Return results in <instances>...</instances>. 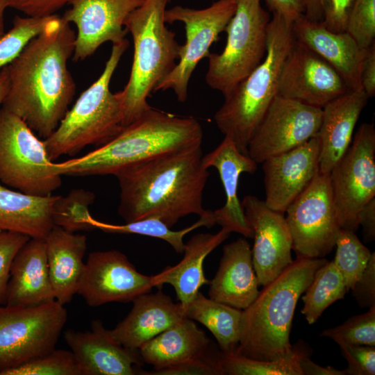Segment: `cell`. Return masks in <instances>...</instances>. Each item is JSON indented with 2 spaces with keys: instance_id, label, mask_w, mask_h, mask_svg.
<instances>
[{
  "instance_id": "50",
  "label": "cell",
  "mask_w": 375,
  "mask_h": 375,
  "mask_svg": "<svg viewBox=\"0 0 375 375\" xmlns=\"http://www.w3.org/2000/svg\"><path fill=\"white\" fill-rule=\"evenodd\" d=\"M306 353L299 360L300 368L303 375H347L346 369L339 370L331 366L322 367L309 358Z\"/></svg>"
},
{
  "instance_id": "32",
  "label": "cell",
  "mask_w": 375,
  "mask_h": 375,
  "mask_svg": "<svg viewBox=\"0 0 375 375\" xmlns=\"http://www.w3.org/2000/svg\"><path fill=\"white\" fill-rule=\"evenodd\" d=\"M88 223L94 228H98L109 233H132L161 239L169 244L177 253L184 251L183 238L192 231L206 226L211 228L216 224L213 211L205 216L199 217V220L190 226L180 231H172L161 220L156 217H147L124 224H112L95 219L89 215Z\"/></svg>"
},
{
  "instance_id": "31",
  "label": "cell",
  "mask_w": 375,
  "mask_h": 375,
  "mask_svg": "<svg viewBox=\"0 0 375 375\" xmlns=\"http://www.w3.org/2000/svg\"><path fill=\"white\" fill-rule=\"evenodd\" d=\"M242 310L207 298L200 291L185 309V317L206 327L224 353H235L240 338Z\"/></svg>"
},
{
  "instance_id": "33",
  "label": "cell",
  "mask_w": 375,
  "mask_h": 375,
  "mask_svg": "<svg viewBox=\"0 0 375 375\" xmlns=\"http://www.w3.org/2000/svg\"><path fill=\"white\" fill-rule=\"evenodd\" d=\"M348 292L343 278L333 260L327 261L315 273L301 299V313L309 324H314L335 301L343 299Z\"/></svg>"
},
{
  "instance_id": "40",
  "label": "cell",
  "mask_w": 375,
  "mask_h": 375,
  "mask_svg": "<svg viewBox=\"0 0 375 375\" xmlns=\"http://www.w3.org/2000/svg\"><path fill=\"white\" fill-rule=\"evenodd\" d=\"M346 32L362 50L375 44V0L354 1Z\"/></svg>"
},
{
  "instance_id": "52",
  "label": "cell",
  "mask_w": 375,
  "mask_h": 375,
  "mask_svg": "<svg viewBox=\"0 0 375 375\" xmlns=\"http://www.w3.org/2000/svg\"><path fill=\"white\" fill-rule=\"evenodd\" d=\"M10 78L8 65L0 71V108L9 90Z\"/></svg>"
},
{
  "instance_id": "3",
  "label": "cell",
  "mask_w": 375,
  "mask_h": 375,
  "mask_svg": "<svg viewBox=\"0 0 375 375\" xmlns=\"http://www.w3.org/2000/svg\"><path fill=\"white\" fill-rule=\"evenodd\" d=\"M202 140V127L194 117L151 107L106 144L81 157L53 162V168L61 176H115L154 157L201 144Z\"/></svg>"
},
{
  "instance_id": "27",
  "label": "cell",
  "mask_w": 375,
  "mask_h": 375,
  "mask_svg": "<svg viewBox=\"0 0 375 375\" xmlns=\"http://www.w3.org/2000/svg\"><path fill=\"white\" fill-rule=\"evenodd\" d=\"M50 280L56 300L62 305L77 293L85 267L87 238L54 226L44 239Z\"/></svg>"
},
{
  "instance_id": "16",
  "label": "cell",
  "mask_w": 375,
  "mask_h": 375,
  "mask_svg": "<svg viewBox=\"0 0 375 375\" xmlns=\"http://www.w3.org/2000/svg\"><path fill=\"white\" fill-rule=\"evenodd\" d=\"M349 90L335 68L294 40L282 67L278 95L322 108Z\"/></svg>"
},
{
  "instance_id": "47",
  "label": "cell",
  "mask_w": 375,
  "mask_h": 375,
  "mask_svg": "<svg viewBox=\"0 0 375 375\" xmlns=\"http://www.w3.org/2000/svg\"><path fill=\"white\" fill-rule=\"evenodd\" d=\"M272 14H276L293 23L304 15L305 0H264Z\"/></svg>"
},
{
  "instance_id": "10",
  "label": "cell",
  "mask_w": 375,
  "mask_h": 375,
  "mask_svg": "<svg viewBox=\"0 0 375 375\" xmlns=\"http://www.w3.org/2000/svg\"><path fill=\"white\" fill-rule=\"evenodd\" d=\"M67 319L66 308L56 300L0 305V374L53 350Z\"/></svg>"
},
{
  "instance_id": "12",
  "label": "cell",
  "mask_w": 375,
  "mask_h": 375,
  "mask_svg": "<svg viewBox=\"0 0 375 375\" xmlns=\"http://www.w3.org/2000/svg\"><path fill=\"white\" fill-rule=\"evenodd\" d=\"M329 177L340 227L356 232L361 208L375 198V129L372 124L360 126Z\"/></svg>"
},
{
  "instance_id": "5",
  "label": "cell",
  "mask_w": 375,
  "mask_h": 375,
  "mask_svg": "<svg viewBox=\"0 0 375 375\" xmlns=\"http://www.w3.org/2000/svg\"><path fill=\"white\" fill-rule=\"evenodd\" d=\"M272 15L262 61L224 97L214 116L221 133L244 154H247L254 131L278 95L282 67L295 40L292 23L278 15Z\"/></svg>"
},
{
  "instance_id": "24",
  "label": "cell",
  "mask_w": 375,
  "mask_h": 375,
  "mask_svg": "<svg viewBox=\"0 0 375 375\" xmlns=\"http://www.w3.org/2000/svg\"><path fill=\"white\" fill-rule=\"evenodd\" d=\"M208 296L211 299L244 310L259 293L250 245L238 238L223 247L219 268L210 281Z\"/></svg>"
},
{
  "instance_id": "23",
  "label": "cell",
  "mask_w": 375,
  "mask_h": 375,
  "mask_svg": "<svg viewBox=\"0 0 375 375\" xmlns=\"http://www.w3.org/2000/svg\"><path fill=\"white\" fill-rule=\"evenodd\" d=\"M369 98L362 88L351 90L322 108L317 134L319 172L329 173L349 147L356 124Z\"/></svg>"
},
{
  "instance_id": "7",
  "label": "cell",
  "mask_w": 375,
  "mask_h": 375,
  "mask_svg": "<svg viewBox=\"0 0 375 375\" xmlns=\"http://www.w3.org/2000/svg\"><path fill=\"white\" fill-rule=\"evenodd\" d=\"M128 46L126 38L112 44L100 76L79 96L56 129L43 140L51 161L64 155H75L89 145L102 146L124 128L121 99L118 92L110 91V83Z\"/></svg>"
},
{
  "instance_id": "29",
  "label": "cell",
  "mask_w": 375,
  "mask_h": 375,
  "mask_svg": "<svg viewBox=\"0 0 375 375\" xmlns=\"http://www.w3.org/2000/svg\"><path fill=\"white\" fill-rule=\"evenodd\" d=\"M61 196H35L12 190L0 183V231L45 239L55 225Z\"/></svg>"
},
{
  "instance_id": "35",
  "label": "cell",
  "mask_w": 375,
  "mask_h": 375,
  "mask_svg": "<svg viewBox=\"0 0 375 375\" xmlns=\"http://www.w3.org/2000/svg\"><path fill=\"white\" fill-rule=\"evenodd\" d=\"M333 260L341 274L347 290H351L363 273L372 253L361 243L355 232L340 229Z\"/></svg>"
},
{
  "instance_id": "18",
  "label": "cell",
  "mask_w": 375,
  "mask_h": 375,
  "mask_svg": "<svg viewBox=\"0 0 375 375\" xmlns=\"http://www.w3.org/2000/svg\"><path fill=\"white\" fill-rule=\"evenodd\" d=\"M241 203L253 232V268L259 285L265 286L293 261L291 233L284 214L270 209L257 197L247 195Z\"/></svg>"
},
{
  "instance_id": "46",
  "label": "cell",
  "mask_w": 375,
  "mask_h": 375,
  "mask_svg": "<svg viewBox=\"0 0 375 375\" xmlns=\"http://www.w3.org/2000/svg\"><path fill=\"white\" fill-rule=\"evenodd\" d=\"M74 0H8L9 8L19 10L26 16L46 17L55 15L63 6Z\"/></svg>"
},
{
  "instance_id": "34",
  "label": "cell",
  "mask_w": 375,
  "mask_h": 375,
  "mask_svg": "<svg viewBox=\"0 0 375 375\" xmlns=\"http://www.w3.org/2000/svg\"><path fill=\"white\" fill-rule=\"evenodd\" d=\"M308 353L301 341L294 345L293 353L274 360H258L237 353H220L224 375H303L299 360Z\"/></svg>"
},
{
  "instance_id": "45",
  "label": "cell",
  "mask_w": 375,
  "mask_h": 375,
  "mask_svg": "<svg viewBox=\"0 0 375 375\" xmlns=\"http://www.w3.org/2000/svg\"><path fill=\"white\" fill-rule=\"evenodd\" d=\"M351 290L361 308H369L375 304L374 252L372 253L363 273Z\"/></svg>"
},
{
  "instance_id": "25",
  "label": "cell",
  "mask_w": 375,
  "mask_h": 375,
  "mask_svg": "<svg viewBox=\"0 0 375 375\" xmlns=\"http://www.w3.org/2000/svg\"><path fill=\"white\" fill-rule=\"evenodd\" d=\"M292 32L297 40L335 68L351 90L362 88L360 67L365 50L347 32L331 31L321 22L304 15L292 23Z\"/></svg>"
},
{
  "instance_id": "2",
  "label": "cell",
  "mask_w": 375,
  "mask_h": 375,
  "mask_svg": "<svg viewBox=\"0 0 375 375\" xmlns=\"http://www.w3.org/2000/svg\"><path fill=\"white\" fill-rule=\"evenodd\" d=\"M201 144L170 151L117 172L118 213L131 222L156 217L173 227L182 217L211 211L202 206L209 176Z\"/></svg>"
},
{
  "instance_id": "44",
  "label": "cell",
  "mask_w": 375,
  "mask_h": 375,
  "mask_svg": "<svg viewBox=\"0 0 375 375\" xmlns=\"http://www.w3.org/2000/svg\"><path fill=\"white\" fill-rule=\"evenodd\" d=\"M355 0H319L322 24L335 33L346 32L348 18Z\"/></svg>"
},
{
  "instance_id": "51",
  "label": "cell",
  "mask_w": 375,
  "mask_h": 375,
  "mask_svg": "<svg viewBox=\"0 0 375 375\" xmlns=\"http://www.w3.org/2000/svg\"><path fill=\"white\" fill-rule=\"evenodd\" d=\"M304 16L312 22H322V13L319 0H305Z\"/></svg>"
},
{
  "instance_id": "13",
  "label": "cell",
  "mask_w": 375,
  "mask_h": 375,
  "mask_svg": "<svg viewBox=\"0 0 375 375\" xmlns=\"http://www.w3.org/2000/svg\"><path fill=\"white\" fill-rule=\"evenodd\" d=\"M297 257L324 258L335 246L341 229L329 173L318 172L285 212Z\"/></svg>"
},
{
  "instance_id": "37",
  "label": "cell",
  "mask_w": 375,
  "mask_h": 375,
  "mask_svg": "<svg viewBox=\"0 0 375 375\" xmlns=\"http://www.w3.org/2000/svg\"><path fill=\"white\" fill-rule=\"evenodd\" d=\"M0 375H81L71 351L54 349Z\"/></svg>"
},
{
  "instance_id": "14",
  "label": "cell",
  "mask_w": 375,
  "mask_h": 375,
  "mask_svg": "<svg viewBox=\"0 0 375 375\" xmlns=\"http://www.w3.org/2000/svg\"><path fill=\"white\" fill-rule=\"evenodd\" d=\"M322 108L277 95L254 131L247 155L257 164L287 152L317 135Z\"/></svg>"
},
{
  "instance_id": "9",
  "label": "cell",
  "mask_w": 375,
  "mask_h": 375,
  "mask_svg": "<svg viewBox=\"0 0 375 375\" xmlns=\"http://www.w3.org/2000/svg\"><path fill=\"white\" fill-rule=\"evenodd\" d=\"M44 141L18 116L0 108V182L17 191L49 196L62 184Z\"/></svg>"
},
{
  "instance_id": "21",
  "label": "cell",
  "mask_w": 375,
  "mask_h": 375,
  "mask_svg": "<svg viewBox=\"0 0 375 375\" xmlns=\"http://www.w3.org/2000/svg\"><path fill=\"white\" fill-rule=\"evenodd\" d=\"M127 316L112 330L110 338L123 347L138 350L143 344L182 320L185 309L161 290L141 294L133 301Z\"/></svg>"
},
{
  "instance_id": "48",
  "label": "cell",
  "mask_w": 375,
  "mask_h": 375,
  "mask_svg": "<svg viewBox=\"0 0 375 375\" xmlns=\"http://www.w3.org/2000/svg\"><path fill=\"white\" fill-rule=\"evenodd\" d=\"M362 89L369 97L375 95V44L365 49L360 67Z\"/></svg>"
},
{
  "instance_id": "39",
  "label": "cell",
  "mask_w": 375,
  "mask_h": 375,
  "mask_svg": "<svg viewBox=\"0 0 375 375\" xmlns=\"http://www.w3.org/2000/svg\"><path fill=\"white\" fill-rule=\"evenodd\" d=\"M369 308L367 312L352 316L336 327L324 330L321 335L338 344L375 346V304Z\"/></svg>"
},
{
  "instance_id": "38",
  "label": "cell",
  "mask_w": 375,
  "mask_h": 375,
  "mask_svg": "<svg viewBox=\"0 0 375 375\" xmlns=\"http://www.w3.org/2000/svg\"><path fill=\"white\" fill-rule=\"evenodd\" d=\"M94 200V194L83 189L72 190L67 196L61 197L54 217L56 226L70 231H90L88 224V206Z\"/></svg>"
},
{
  "instance_id": "26",
  "label": "cell",
  "mask_w": 375,
  "mask_h": 375,
  "mask_svg": "<svg viewBox=\"0 0 375 375\" xmlns=\"http://www.w3.org/2000/svg\"><path fill=\"white\" fill-rule=\"evenodd\" d=\"M55 300L49 273L45 240L30 238L12 261L6 304L35 306Z\"/></svg>"
},
{
  "instance_id": "20",
  "label": "cell",
  "mask_w": 375,
  "mask_h": 375,
  "mask_svg": "<svg viewBox=\"0 0 375 375\" xmlns=\"http://www.w3.org/2000/svg\"><path fill=\"white\" fill-rule=\"evenodd\" d=\"M91 326L92 331L68 330L64 334L81 375L142 374L138 350L113 341L101 320H94Z\"/></svg>"
},
{
  "instance_id": "36",
  "label": "cell",
  "mask_w": 375,
  "mask_h": 375,
  "mask_svg": "<svg viewBox=\"0 0 375 375\" xmlns=\"http://www.w3.org/2000/svg\"><path fill=\"white\" fill-rule=\"evenodd\" d=\"M50 16H15L12 27L0 38V71L12 62L42 31Z\"/></svg>"
},
{
  "instance_id": "17",
  "label": "cell",
  "mask_w": 375,
  "mask_h": 375,
  "mask_svg": "<svg viewBox=\"0 0 375 375\" xmlns=\"http://www.w3.org/2000/svg\"><path fill=\"white\" fill-rule=\"evenodd\" d=\"M144 1L74 0L62 17L76 26L73 60L86 59L105 42L123 40L127 18Z\"/></svg>"
},
{
  "instance_id": "30",
  "label": "cell",
  "mask_w": 375,
  "mask_h": 375,
  "mask_svg": "<svg viewBox=\"0 0 375 375\" xmlns=\"http://www.w3.org/2000/svg\"><path fill=\"white\" fill-rule=\"evenodd\" d=\"M211 346L205 332L193 320L184 317L138 351L143 362L160 369L203 356L212 350Z\"/></svg>"
},
{
  "instance_id": "19",
  "label": "cell",
  "mask_w": 375,
  "mask_h": 375,
  "mask_svg": "<svg viewBox=\"0 0 375 375\" xmlns=\"http://www.w3.org/2000/svg\"><path fill=\"white\" fill-rule=\"evenodd\" d=\"M319 140L317 135L262 164L266 206L284 214L310 184L319 170Z\"/></svg>"
},
{
  "instance_id": "49",
  "label": "cell",
  "mask_w": 375,
  "mask_h": 375,
  "mask_svg": "<svg viewBox=\"0 0 375 375\" xmlns=\"http://www.w3.org/2000/svg\"><path fill=\"white\" fill-rule=\"evenodd\" d=\"M358 224L362 226L365 240L368 242L375 239V198L367 203L358 214Z\"/></svg>"
},
{
  "instance_id": "1",
  "label": "cell",
  "mask_w": 375,
  "mask_h": 375,
  "mask_svg": "<svg viewBox=\"0 0 375 375\" xmlns=\"http://www.w3.org/2000/svg\"><path fill=\"white\" fill-rule=\"evenodd\" d=\"M75 39L70 24L51 15L42 31L8 65L9 90L1 107L43 140L56 129L76 92L67 67Z\"/></svg>"
},
{
  "instance_id": "28",
  "label": "cell",
  "mask_w": 375,
  "mask_h": 375,
  "mask_svg": "<svg viewBox=\"0 0 375 375\" xmlns=\"http://www.w3.org/2000/svg\"><path fill=\"white\" fill-rule=\"evenodd\" d=\"M231 232L222 227L215 234L197 233L185 244L183 259L174 266H167L154 275L156 287L167 283L171 285L184 309L203 285L210 283L203 272L206 258L216 247L225 241Z\"/></svg>"
},
{
  "instance_id": "8",
  "label": "cell",
  "mask_w": 375,
  "mask_h": 375,
  "mask_svg": "<svg viewBox=\"0 0 375 375\" xmlns=\"http://www.w3.org/2000/svg\"><path fill=\"white\" fill-rule=\"evenodd\" d=\"M236 1L235 12L224 30L227 40L224 50L207 56L206 82L224 97L262 61L271 19L260 0Z\"/></svg>"
},
{
  "instance_id": "41",
  "label": "cell",
  "mask_w": 375,
  "mask_h": 375,
  "mask_svg": "<svg viewBox=\"0 0 375 375\" xmlns=\"http://www.w3.org/2000/svg\"><path fill=\"white\" fill-rule=\"evenodd\" d=\"M221 351L206 354L160 369L143 371L144 375H224L220 363Z\"/></svg>"
},
{
  "instance_id": "11",
  "label": "cell",
  "mask_w": 375,
  "mask_h": 375,
  "mask_svg": "<svg viewBox=\"0 0 375 375\" xmlns=\"http://www.w3.org/2000/svg\"><path fill=\"white\" fill-rule=\"evenodd\" d=\"M236 0H218L201 9L175 6L165 12V23L181 22L186 40L181 46L178 62L154 92L172 89L178 101L187 100L190 79L200 60L207 58L212 44L218 40L233 16Z\"/></svg>"
},
{
  "instance_id": "22",
  "label": "cell",
  "mask_w": 375,
  "mask_h": 375,
  "mask_svg": "<svg viewBox=\"0 0 375 375\" xmlns=\"http://www.w3.org/2000/svg\"><path fill=\"white\" fill-rule=\"evenodd\" d=\"M202 161L206 168L214 167L217 169L226 194L224 205L213 211L216 224L231 232L253 238V232L246 219L238 190L241 174H253L257 163L247 154L241 153L226 136L214 150L203 156Z\"/></svg>"
},
{
  "instance_id": "42",
  "label": "cell",
  "mask_w": 375,
  "mask_h": 375,
  "mask_svg": "<svg viewBox=\"0 0 375 375\" xmlns=\"http://www.w3.org/2000/svg\"><path fill=\"white\" fill-rule=\"evenodd\" d=\"M28 236L11 231H0V305L6 304L8 283L12 261Z\"/></svg>"
},
{
  "instance_id": "43",
  "label": "cell",
  "mask_w": 375,
  "mask_h": 375,
  "mask_svg": "<svg viewBox=\"0 0 375 375\" xmlns=\"http://www.w3.org/2000/svg\"><path fill=\"white\" fill-rule=\"evenodd\" d=\"M348 363L347 375L375 374V346L340 344Z\"/></svg>"
},
{
  "instance_id": "53",
  "label": "cell",
  "mask_w": 375,
  "mask_h": 375,
  "mask_svg": "<svg viewBox=\"0 0 375 375\" xmlns=\"http://www.w3.org/2000/svg\"><path fill=\"white\" fill-rule=\"evenodd\" d=\"M8 7V0H0V38L6 33L4 24V15L6 9Z\"/></svg>"
},
{
  "instance_id": "15",
  "label": "cell",
  "mask_w": 375,
  "mask_h": 375,
  "mask_svg": "<svg viewBox=\"0 0 375 375\" xmlns=\"http://www.w3.org/2000/svg\"><path fill=\"white\" fill-rule=\"evenodd\" d=\"M156 287L154 276L139 272L117 250L89 254L77 293L91 307L110 302H130Z\"/></svg>"
},
{
  "instance_id": "6",
  "label": "cell",
  "mask_w": 375,
  "mask_h": 375,
  "mask_svg": "<svg viewBox=\"0 0 375 375\" xmlns=\"http://www.w3.org/2000/svg\"><path fill=\"white\" fill-rule=\"evenodd\" d=\"M172 1L145 0L124 24V28L132 35L134 51L128 81L118 92L124 126L151 107L147 99L178 60L181 45L165 21L167 6Z\"/></svg>"
},
{
  "instance_id": "4",
  "label": "cell",
  "mask_w": 375,
  "mask_h": 375,
  "mask_svg": "<svg viewBox=\"0 0 375 375\" xmlns=\"http://www.w3.org/2000/svg\"><path fill=\"white\" fill-rule=\"evenodd\" d=\"M328 260L297 257L277 277L265 285L242 310L240 338L235 353L258 360L290 356V341L296 306L315 272Z\"/></svg>"
}]
</instances>
